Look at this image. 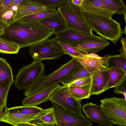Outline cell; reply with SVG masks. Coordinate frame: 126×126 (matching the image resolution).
<instances>
[{"label": "cell", "mask_w": 126, "mask_h": 126, "mask_svg": "<svg viewBox=\"0 0 126 126\" xmlns=\"http://www.w3.org/2000/svg\"><path fill=\"white\" fill-rule=\"evenodd\" d=\"M55 33L37 23L15 21L5 27L0 37L17 44L20 48L49 39Z\"/></svg>", "instance_id": "1"}, {"label": "cell", "mask_w": 126, "mask_h": 126, "mask_svg": "<svg viewBox=\"0 0 126 126\" xmlns=\"http://www.w3.org/2000/svg\"><path fill=\"white\" fill-rule=\"evenodd\" d=\"M84 16L92 31L99 36L115 45L123 35L121 23L111 17L108 18L83 12Z\"/></svg>", "instance_id": "2"}, {"label": "cell", "mask_w": 126, "mask_h": 126, "mask_svg": "<svg viewBox=\"0 0 126 126\" xmlns=\"http://www.w3.org/2000/svg\"><path fill=\"white\" fill-rule=\"evenodd\" d=\"M81 64L76 58H73L69 62L63 64L61 67L51 74H44L29 88L25 90V96L31 95L51 86L61 82Z\"/></svg>", "instance_id": "3"}, {"label": "cell", "mask_w": 126, "mask_h": 126, "mask_svg": "<svg viewBox=\"0 0 126 126\" xmlns=\"http://www.w3.org/2000/svg\"><path fill=\"white\" fill-rule=\"evenodd\" d=\"M57 10L64 20L67 28L85 34H93L80 7L70 3L58 8Z\"/></svg>", "instance_id": "4"}, {"label": "cell", "mask_w": 126, "mask_h": 126, "mask_svg": "<svg viewBox=\"0 0 126 126\" xmlns=\"http://www.w3.org/2000/svg\"><path fill=\"white\" fill-rule=\"evenodd\" d=\"M102 110L109 121L119 126H126V100L115 97L100 100Z\"/></svg>", "instance_id": "5"}, {"label": "cell", "mask_w": 126, "mask_h": 126, "mask_svg": "<svg viewBox=\"0 0 126 126\" xmlns=\"http://www.w3.org/2000/svg\"><path fill=\"white\" fill-rule=\"evenodd\" d=\"M45 65L42 61L34 60L25 65L18 71L14 80L15 86L19 90L29 88L43 75Z\"/></svg>", "instance_id": "6"}, {"label": "cell", "mask_w": 126, "mask_h": 126, "mask_svg": "<svg viewBox=\"0 0 126 126\" xmlns=\"http://www.w3.org/2000/svg\"><path fill=\"white\" fill-rule=\"evenodd\" d=\"M29 52L33 61L58 59L65 54L55 37L30 47Z\"/></svg>", "instance_id": "7"}, {"label": "cell", "mask_w": 126, "mask_h": 126, "mask_svg": "<svg viewBox=\"0 0 126 126\" xmlns=\"http://www.w3.org/2000/svg\"><path fill=\"white\" fill-rule=\"evenodd\" d=\"M61 108L79 114H82L81 100L73 97L66 85L60 86L53 92L48 100Z\"/></svg>", "instance_id": "8"}, {"label": "cell", "mask_w": 126, "mask_h": 126, "mask_svg": "<svg viewBox=\"0 0 126 126\" xmlns=\"http://www.w3.org/2000/svg\"><path fill=\"white\" fill-rule=\"evenodd\" d=\"M56 126H91L93 123L83 114L64 110L52 103Z\"/></svg>", "instance_id": "9"}, {"label": "cell", "mask_w": 126, "mask_h": 126, "mask_svg": "<svg viewBox=\"0 0 126 126\" xmlns=\"http://www.w3.org/2000/svg\"><path fill=\"white\" fill-rule=\"evenodd\" d=\"M54 34L58 41L64 42L75 47L88 42L107 40L99 36L94 34H85L68 28L62 32L55 33Z\"/></svg>", "instance_id": "10"}, {"label": "cell", "mask_w": 126, "mask_h": 126, "mask_svg": "<svg viewBox=\"0 0 126 126\" xmlns=\"http://www.w3.org/2000/svg\"><path fill=\"white\" fill-rule=\"evenodd\" d=\"M82 111L87 119L91 122L98 123V126H113L106 117L100 105L92 102L87 103L82 108Z\"/></svg>", "instance_id": "11"}, {"label": "cell", "mask_w": 126, "mask_h": 126, "mask_svg": "<svg viewBox=\"0 0 126 126\" xmlns=\"http://www.w3.org/2000/svg\"><path fill=\"white\" fill-rule=\"evenodd\" d=\"M80 7L84 12L106 17H111L115 14L102 0H84Z\"/></svg>", "instance_id": "12"}, {"label": "cell", "mask_w": 126, "mask_h": 126, "mask_svg": "<svg viewBox=\"0 0 126 126\" xmlns=\"http://www.w3.org/2000/svg\"><path fill=\"white\" fill-rule=\"evenodd\" d=\"M92 81L90 89L91 95H98L106 90L109 80L108 68L105 66L91 75Z\"/></svg>", "instance_id": "13"}, {"label": "cell", "mask_w": 126, "mask_h": 126, "mask_svg": "<svg viewBox=\"0 0 126 126\" xmlns=\"http://www.w3.org/2000/svg\"><path fill=\"white\" fill-rule=\"evenodd\" d=\"M60 85H54L41 90L31 95L26 96L23 99V106H37L42 103L46 102L52 94Z\"/></svg>", "instance_id": "14"}, {"label": "cell", "mask_w": 126, "mask_h": 126, "mask_svg": "<svg viewBox=\"0 0 126 126\" xmlns=\"http://www.w3.org/2000/svg\"><path fill=\"white\" fill-rule=\"evenodd\" d=\"M37 23L55 33L62 32L67 28L64 20L57 10L54 14L42 19Z\"/></svg>", "instance_id": "15"}, {"label": "cell", "mask_w": 126, "mask_h": 126, "mask_svg": "<svg viewBox=\"0 0 126 126\" xmlns=\"http://www.w3.org/2000/svg\"><path fill=\"white\" fill-rule=\"evenodd\" d=\"M36 117L24 114L7 108L0 114V122L17 126L20 124L29 122Z\"/></svg>", "instance_id": "16"}, {"label": "cell", "mask_w": 126, "mask_h": 126, "mask_svg": "<svg viewBox=\"0 0 126 126\" xmlns=\"http://www.w3.org/2000/svg\"><path fill=\"white\" fill-rule=\"evenodd\" d=\"M30 2L19 7L16 12L15 21L24 16L37 12L50 10L56 9L55 7L45 6L38 3Z\"/></svg>", "instance_id": "17"}, {"label": "cell", "mask_w": 126, "mask_h": 126, "mask_svg": "<svg viewBox=\"0 0 126 126\" xmlns=\"http://www.w3.org/2000/svg\"><path fill=\"white\" fill-rule=\"evenodd\" d=\"M108 55L101 57L95 54H88L84 57H75L85 67L87 68H100L103 66Z\"/></svg>", "instance_id": "18"}, {"label": "cell", "mask_w": 126, "mask_h": 126, "mask_svg": "<svg viewBox=\"0 0 126 126\" xmlns=\"http://www.w3.org/2000/svg\"><path fill=\"white\" fill-rule=\"evenodd\" d=\"M14 81L11 67L4 58L0 57V84L10 87Z\"/></svg>", "instance_id": "19"}, {"label": "cell", "mask_w": 126, "mask_h": 126, "mask_svg": "<svg viewBox=\"0 0 126 126\" xmlns=\"http://www.w3.org/2000/svg\"><path fill=\"white\" fill-rule=\"evenodd\" d=\"M103 66L100 68L88 69L84 67L81 64L66 77L61 83L63 85H67L80 78L91 75L94 72L101 70Z\"/></svg>", "instance_id": "20"}, {"label": "cell", "mask_w": 126, "mask_h": 126, "mask_svg": "<svg viewBox=\"0 0 126 126\" xmlns=\"http://www.w3.org/2000/svg\"><path fill=\"white\" fill-rule=\"evenodd\" d=\"M29 123L39 126H55L56 121L53 107L49 111L36 117Z\"/></svg>", "instance_id": "21"}, {"label": "cell", "mask_w": 126, "mask_h": 126, "mask_svg": "<svg viewBox=\"0 0 126 126\" xmlns=\"http://www.w3.org/2000/svg\"><path fill=\"white\" fill-rule=\"evenodd\" d=\"M108 70L109 80L106 90L112 88H115L126 75V72L120 68L111 67L108 68Z\"/></svg>", "instance_id": "22"}, {"label": "cell", "mask_w": 126, "mask_h": 126, "mask_svg": "<svg viewBox=\"0 0 126 126\" xmlns=\"http://www.w3.org/2000/svg\"><path fill=\"white\" fill-rule=\"evenodd\" d=\"M52 106L48 109H44L36 106H22L11 107L8 109L10 110L18 112L24 114L37 117L47 112L52 108Z\"/></svg>", "instance_id": "23"}, {"label": "cell", "mask_w": 126, "mask_h": 126, "mask_svg": "<svg viewBox=\"0 0 126 126\" xmlns=\"http://www.w3.org/2000/svg\"><path fill=\"white\" fill-rule=\"evenodd\" d=\"M109 44L107 41L90 42L78 46L77 47L88 54H95L108 46Z\"/></svg>", "instance_id": "24"}, {"label": "cell", "mask_w": 126, "mask_h": 126, "mask_svg": "<svg viewBox=\"0 0 126 126\" xmlns=\"http://www.w3.org/2000/svg\"><path fill=\"white\" fill-rule=\"evenodd\" d=\"M104 65L108 68L116 67L126 72V58L121 54L108 55Z\"/></svg>", "instance_id": "25"}, {"label": "cell", "mask_w": 126, "mask_h": 126, "mask_svg": "<svg viewBox=\"0 0 126 126\" xmlns=\"http://www.w3.org/2000/svg\"><path fill=\"white\" fill-rule=\"evenodd\" d=\"M56 9L37 12L24 16L15 21L25 23L37 22L42 19L55 13Z\"/></svg>", "instance_id": "26"}, {"label": "cell", "mask_w": 126, "mask_h": 126, "mask_svg": "<svg viewBox=\"0 0 126 126\" xmlns=\"http://www.w3.org/2000/svg\"><path fill=\"white\" fill-rule=\"evenodd\" d=\"M16 12L0 6V26L6 27L15 21Z\"/></svg>", "instance_id": "27"}, {"label": "cell", "mask_w": 126, "mask_h": 126, "mask_svg": "<svg viewBox=\"0 0 126 126\" xmlns=\"http://www.w3.org/2000/svg\"><path fill=\"white\" fill-rule=\"evenodd\" d=\"M20 48L17 44L0 37V52L2 53L17 54Z\"/></svg>", "instance_id": "28"}, {"label": "cell", "mask_w": 126, "mask_h": 126, "mask_svg": "<svg viewBox=\"0 0 126 126\" xmlns=\"http://www.w3.org/2000/svg\"><path fill=\"white\" fill-rule=\"evenodd\" d=\"M62 47L65 54L70 55L73 58L84 57L88 54L81 49L64 42L58 41Z\"/></svg>", "instance_id": "29"}, {"label": "cell", "mask_w": 126, "mask_h": 126, "mask_svg": "<svg viewBox=\"0 0 126 126\" xmlns=\"http://www.w3.org/2000/svg\"><path fill=\"white\" fill-rule=\"evenodd\" d=\"M111 10L118 15L126 13V7L122 0H102Z\"/></svg>", "instance_id": "30"}, {"label": "cell", "mask_w": 126, "mask_h": 126, "mask_svg": "<svg viewBox=\"0 0 126 126\" xmlns=\"http://www.w3.org/2000/svg\"><path fill=\"white\" fill-rule=\"evenodd\" d=\"M68 86L70 94L76 99L81 100L90 98L91 95L90 90L77 87Z\"/></svg>", "instance_id": "31"}, {"label": "cell", "mask_w": 126, "mask_h": 126, "mask_svg": "<svg viewBox=\"0 0 126 126\" xmlns=\"http://www.w3.org/2000/svg\"><path fill=\"white\" fill-rule=\"evenodd\" d=\"M91 81V75H88L80 78L67 85L77 87L90 90Z\"/></svg>", "instance_id": "32"}, {"label": "cell", "mask_w": 126, "mask_h": 126, "mask_svg": "<svg viewBox=\"0 0 126 126\" xmlns=\"http://www.w3.org/2000/svg\"><path fill=\"white\" fill-rule=\"evenodd\" d=\"M71 0H31V2L38 3L44 5L59 8L67 3H71Z\"/></svg>", "instance_id": "33"}, {"label": "cell", "mask_w": 126, "mask_h": 126, "mask_svg": "<svg viewBox=\"0 0 126 126\" xmlns=\"http://www.w3.org/2000/svg\"><path fill=\"white\" fill-rule=\"evenodd\" d=\"M10 87L3 86L0 84V114L3 112L6 107L8 93Z\"/></svg>", "instance_id": "34"}, {"label": "cell", "mask_w": 126, "mask_h": 126, "mask_svg": "<svg viewBox=\"0 0 126 126\" xmlns=\"http://www.w3.org/2000/svg\"><path fill=\"white\" fill-rule=\"evenodd\" d=\"M114 93L117 94H122L126 100V75L124 77L121 82L115 87L114 91Z\"/></svg>", "instance_id": "35"}, {"label": "cell", "mask_w": 126, "mask_h": 126, "mask_svg": "<svg viewBox=\"0 0 126 126\" xmlns=\"http://www.w3.org/2000/svg\"><path fill=\"white\" fill-rule=\"evenodd\" d=\"M30 1L29 0H13L8 8H9L13 5H16L19 7L25 5Z\"/></svg>", "instance_id": "36"}, {"label": "cell", "mask_w": 126, "mask_h": 126, "mask_svg": "<svg viewBox=\"0 0 126 126\" xmlns=\"http://www.w3.org/2000/svg\"><path fill=\"white\" fill-rule=\"evenodd\" d=\"M120 42L122 46L119 51L121 54L126 58V37H122L120 39Z\"/></svg>", "instance_id": "37"}, {"label": "cell", "mask_w": 126, "mask_h": 126, "mask_svg": "<svg viewBox=\"0 0 126 126\" xmlns=\"http://www.w3.org/2000/svg\"><path fill=\"white\" fill-rule=\"evenodd\" d=\"M12 0H3L0 6L5 8H7Z\"/></svg>", "instance_id": "38"}, {"label": "cell", "mask_w": 126, "mask_h": 126, "mask_svg": "<svg viewBox=\"0 0 126 126\" xmlns=\"http://www.w3.org/2000/svg\"><path fill=\"white\" fill-rule=\"evenodd\" d=\"M83 0H71V3L80 7L82 4Z\"/></svg>", "instance_id": "39"}, {"label": "cell", "mask_w": 126, "mask_h": 126, "mask_svg": "<svg viewBox=\"0 0 126 126\" xmlns=\"http://www.w3.org/2000/svg\"><path fill=\"white\" fill-rule=\"evenodd\" d=\"M17 126H39L30 123H26L20 124Z\"/></svg>", "instance_id": "40"}, {"label": "cell", "mask_w": 126, "mask_h": 126, "mask_svg": "<svg viewBox=\"0 0 126 126\" xmlns=\"http://www.w3.org/2000/svg\"><path fill=\"white\" fill-rule=\"evenodd\" d=\"M5 28L4 26H0V36L3 33Z\"/></svg>", "instance_id": "41"}, {"label": "cell", "mask_w": 126, "mask_h": 126, "mask_svg": "<svg viewBox=\"0 0 126 126\" xmlns=\"http://www.w3.org/2000/svg\"><path fill=\"white\" fill-rule=\"evenodd\" d=\"M126 26H125V28L124 30H123V33H124L125 34H126Z\"/></svg>", "instance_id": "42"}, {"label": "cell", "mask_w": 126, "mask_h": 126, "mask_svg": "<svg viewBox=\"0 0 126 126\" xmlns=\"http://www.w3.org/2000/svg\"><path fill=\"white\" fill-rule=\"evenodd\" d=\"M126 13L124 15V19L125 20V23H126Z\"/></svg>", "instance_id": "43"}, {"label": "cell", "mask_w": 126, "mask_h": 126, "mask_svg": "<svg viewBox=\"0 0 126 126\" xmlns=\"http://www.w3.org/2000/svg\"><path fill=\"white\" fill-rule=\"evenodd\" d=\"M3 0H0V5L1 4V3L2 1Z\"/></svg>", "instance_id": "44"}]
</instances>
